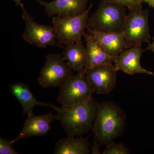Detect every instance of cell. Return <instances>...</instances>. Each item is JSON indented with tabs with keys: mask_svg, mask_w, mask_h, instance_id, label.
<instances>
[{
	"mask_svg": "<svg viewBox=\"0 0 154 154\" xmlns=\"http://www.w3.org/2000/svg\"><path fill=\"white\" fill-rule=\"evenodd\" d=\"M148 10L130 9L125 22V49L134 46H141L143 43H150Z\"/></svg>",
	"mask_w": 154,
	"mask_h": 154,
	"instance_id": "6",
	"label": "cell"
},
{
	"mask_svg": "<svg viewBox=\"0 0 154 154\" xmlns=\"http://www.w3.org/2000/svg\"><path fill=\"white\" fill-rule=\"evenodd\" d=\"M88 139L82 136H67L61 139L56 144L54 154H88L91 151Z\"/></svg>",
	"mask_w": 154,
	"mask_h": 154,
	"instance_id": "17",
	"label": "cell"
},
{
	"mask_svg": "<svg viewBox=\"0 0 154 154\" xmlns=\"http://www.w3.org/2000/svg\"><path fill=\"white\" fill-rule=\"evenodd\" d=\"M149 5L152 8H154V0H152V1Z\"/></svg>",
	"mask_w": 154,
	"mask_h": 154,
	"instance_id": "25",
	"label": "cell"
},
{
	"mask_svg": "<svg viewBox=\"0 0 154 154\" xmlns=\"http://www.w3.org/2000/svg\"><path fill=\"white\" fill-rule=\"evenodd\" d=\"M150 50L151 51L154 53V38H153V41L152 43H149L148 46L144 51Z\"/></svg>",
	"mask_w": 154,
	"mask_h": 154,
	"instance_id": "22",
	"label": "cell"
},
{
	"mask_svg": "<svg viewBox=\"0 0 154 154\" xmlns=\"http://www.w3.org/2000/svg\"><path fill=\"white\" fill-rule=\"evenodd\" d=\"M9 90L12 96L19 101L21 104L23 114L30 115L33 113V108L36 106H48L55 110L57 107L51 103L42 102L38 101L31 93L29 87L21 82L12 84Z\"/></svg>",
	"mask_w": 154,
	"mask_h": 154,
	"instance_id": "14",
	"label": "cell"
},
{
	"mask_svg": "<svg viewBox=\"0 0 154 154\" xmlns=\"http://www.w3.org/2000/svg\"><path fill=\"white\" fill-rule=\"evenodd\" d=\"M57 120L56 115L48 112L44 115L36 116L33 113L28 116L25 120L22 130L16 138L12 141L13 143L25 138L44 136L51 129L53 122Z\"/></svg>",
	"mask_w": 154,
	"mask_h": 154,
	"instance_id": "11",
	"label": "cell"
},
{
	"mask_svg": "<svg viewBox=\"0 0 154 154\" xmlns=\"http://www.w3.org/2000/svg\"><path fill=\"white\" fill-rule=\"evenodd\" d=\"M72 70L60 54H48L38 78L43 88L60 87L73 75Z\"/></svg>",
	"mask_w": 154,
	"mask_h": 154,
	"instance_id": "8",
	"label": "cell"
},
{
	"mask_svg": "<svg viewBox=\"0 0 154 154\" xmlns=\"http://www.w3.org/2000/svg\"><path fill=\"white\" fill-rule=\"evenodd\" d=\"M153 75L154 76V73H153Z\"/></svg>",
	"mask_w": 154,
	"mask_h": 154,
	"instance_id": "26",
	"label": "cell"
},
{
	"mask_svg": "<svg viewBox=\"0 0 154 154\" xmlns=\"http://www.w3.org/2000/svg\"><path fill=\"white\" fill-rule=\"evenodd\" d=\"M98 103L93 98L87 102L74 105L57 107V120L60 122L67 136L77 137L92 129Z\"/></svg>",
	"mask_w": 154,
	"mask_h": 154,
	"instance_id": "1",
	"label": "cell"
},
{
	"mask_svg": "<svg viewBox=\"0 0 154 154\" xmlns=\"http://www.w3.org/2000/svg\"><path fill=\"white\" fill-rule=\"evenodd\" d=\"M20 7L22 11V18L25 23V29L22 35L25 41L31 45L42 48L49 46L62 47L57 41L52 25L38 24L23 4Z\"/></svg>",
	"mask_w": 154,
	"mask_h": 154,
	"instance_id": "7",
	"label": "cell"
},
{
	"mask_svg": "<svg viewBox=\"0 0 154 154\" xmlns=\"http://www.w3.org/2000/svg\"><path fill=\"white\" fill-rule=\"evenodd\" d=\"M88 32L91 33L102 45L110 56L117 59L125 49L124 33L119 32H103L92 30L88 27Z\"/></svg>",
	"mask_w": 154,
	"mask_h": 154,
	"instance_id": "15",
	"label": "cell"
},
{
	"mask_svg": "<svg viewBox=\"0 0 154 154\" xmlns=\"http://www.w3.org/2000/svg\"><path fill=\"white\" fill-rule=\"evenodd\" d=\"M13 1H14L15 4H16V5L17 6H20L23 4L22 2V0H13Z\"/></svg>",
	"mask_w": 154,
	"mask_h": 154,
	"instance_id": "23",
	"label": "cell"
},
{
	"mask_svg": "<svg viewBox=\"0 0 154 154\" xmlns=\"http://www.w3.org/2000/svg\"><path fill=\"white\" fill-rule=\"evenodd\" d=\"M107 2L115 3L125 6L130 9H143L141 0H105Z\"/></svg>",
	"mask_w": 154,
	"mask_h": 154,
	"instance_id": "19",
	"label": "cell"
},
{
	"mask_svg": "<svg viewBox=\"0 0 154 154\" xmlns=\"http://www.w3.org/2000/svg\"><path fill=\"white\" fill-rule=\"evenodd\" d=\"M103 151V154H128L130 153L129 149L124 144L112 143L106 146Z\"/></svg>",
	"mask_w": 154,
	"mask_h": 154,
	"instance_id": "18",
	"label": "cell"
},
{
	"mask_svg": "<svg viewBox=\"0 0 154 154\" xmlns=\"http://www.w3.org/2000/svg\"><path fill=\"white\" fill-rule=\"evenodd\" d=\"M95 92L85 69L69 77L60 86L58 102L61 106H74L87 102Z\"/></svg>",
	"mask_w": 154,
	"mask_h": 154,
	"instance_id": "5",
	"label": "cell"
},
{
	"mask_svg": "<svg viewBox=\"0 0 154 154\" xmlns=\"http://www.w3.org/2000/svg\"><path fill=\"white\" fill-rule=\"evenodd\" d=\"M36 1L44 8L48 17H68L80 15L85 12L89 0H54L51 2Z\"/></svg>",
	"mask_w": 154,
	"mask_h": 154,
	"instance_id": "10",
	"label": "cell"
},
{
	"mask_svg": "<svg viewBox=\"0 0 154 154\" xmlns=\"http://www.w3.org/2000/svg\"><path fill=\"white\" fill-rule=\"evenodd\" d=\"M99 144L97 139L94 137L93 146L91 147V151L92 154H101L99 149Z\"/></svg>",
	"mask_w": 154,
	"mask_h": 154,
	"instance_id": "21",
	"label": "cell"
},
{
	"mask_svg": "<svg viewBox=\"0 0 154 154\" xmlns=\"http://www.w3.org/2000/svg\"><path fill=\"white\" fill-rule=\"evenodd\" d=\"M62 55L72 70L79 72L85 69L88 54L82 40L66 45Z\"/></svg>",
	"mask_w": 154,
	"mask_h": 154,
	"instance_id": "16",
	"label": "cell"
},
{
	"mask_svg": "<svg viewBox=\"0 0 154 154\" xmlns=\"http://www.w3.org/2000/svg\"><path fill=\"white\" fill-rule=\"evenodd\" d=\"M127 16L126 7L101 0L98 8L89 17L88 27L101 32H121Z\"/></svg>",
	"mask_w": 154,
	"mask_h": 154,
	"instance_id": "3",
	"label": "cell"
},
{
	"mask_svg": "<svg viewBox=\"0 0 154 154\" xmlns=\"http://www.w3.org/2000/svg\"><path fill=\"white\" fill-rule=\"evenodd\" d=\"M143 51L141 46H134L124 49L115 63L117 71H121L130 75L137 73L153 75V72L147 70L141 66L140 57Z\"/></svg>",
	"mask_w": 154,
	"mask_h": 154,
	"instance_id": "12",
	"label": "cell"
},
{
	"mask_svg": "<svg viewBox=\"0 0 154 154\" xmlns=\"http://www.w3.org/2000/svg\"><path fill=\"white\" fill-rule=\"evenodd\" d=\"M12 141L0 137V154H18L14 147Z\"/></svg>",
	"mask_w": 154,
	"mask_h": 154,
	"instance_id": "20",
	"label": "cell"
},
{
	"mask_svg": "<svg viewBox=\"0 0 154 154\" xmlns=\"http://www.w3.org/2000/svg\"><path fill=\"white\" fill-rule=\"evenodd\" d=\"M125 121L124 111L113 102L98 103L92 130L99 145L107 146L121 135Z\"/></svg>",
	"mask_w": 154,
	"mask_h": 154,
	"instance_id": "2",
	"label": "cell"
},
{
	"mask_svg": "<svg viewBox=\"0 0 154 154\" xmlns=\"http://www.w3.org/2000/svg\"><path fill=\"white\" fill-rule=\"evenodd\" d=\"M141 1L142 2H146L149 3V4L152 1V0H141Z\"/></svg>",
	"mask_w": 154,
	"mask_h": 154,
	"instance_id": "24",
	"label": "cell"
},
{
	"mask_svg": "<svg viewBox=\"0 0 154 154\" xmlns=\"http://www.w3.org/2000/svg\"><path fill=\"white\" fill-rule=\"evenodd\" d=\"M93 7L91 4L85 12L71 17L55 16L52 18V26L56 36L60 45H67L82 41L85 30L88 27L89 12Z\"/></svg>",
	"mask_w": 154,
	"mask_h": 154,
	"instance_id": "4",
	"label": "cell"
},
{
	"mask_svg": "<svg viewBox=\"0 0 154 154\" xmlns=\"http://www.w3.org/2000/svg\"><path fill=\"white\" fill-rule=\"evenodd\" d=\"M117 71L115 64L109 63L85 69V74L97 94L108 95L115 88Z\"/></svg>",
	"mask_w": 154,
	"mask_h": 154,
	"instance_id": "9",
	"label": "cell"
},
{
	"mask_svg": "<svg viewBox=\"0 0 154 154\" xmlns=\"http://www.w3.org/2000/svg\"><path fill=\"white\" fill-rule=\"evenodd\" d=\"M86 43L88 62L85 69L104 64L115 63L117 59L110 56L99 42L91 33H84Z\"/></svg>",
	"mask_w": 154,
	"mask_h": 154,
	"instance_id": "13",
	"label": "cell"
}]
</instances>
